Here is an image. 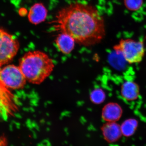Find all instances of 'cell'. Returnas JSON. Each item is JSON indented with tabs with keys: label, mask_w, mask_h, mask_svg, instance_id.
Returning <instances> with one entry per match:
<instances>
[{
	"label": "cell",
	"mask_w": 146,
	"mask_h": 146,
	"mask_svg": "<svg viewBox=\"0 0 146 146\" xmlns=\"http://www.w3.org/2000/svg\"><path fill=\"white\" fill-rule=\"evenodd\" d=\"M56 30L67 33L76 43L94 46L106 35L104 20L96 7L88 4L72 3L58 11L53 22Z\"/></svg>",
	"instance_id": "6da1fadb"
},
{
	"label": "cell",
	"mask_w": 146,
	"mask_h": 146,
	"mask_svg": "<svg viewBox=\"0 0 146 146\" xmlns=\"http://www.w3.org/2000/svg\"><path fill=\"white\" fill-rule=\"evenodd\" d=\"M19 68L27 81L40 84L52 72L54 68L53 60L46 53L40 50L26 53L19 62Z\"/></svg>",
	"instance_id": "7a4b0ae2"
},
{
	"label": "cell",
	"mask_w": 146,
	"mask_h": 146,
	"mask_svg": "<svg viewBox=\"0 0 146 146\" xmlns=\"http://www.w3.org/2000/svg\"><path fill=\"white\" fill-rule=\"evenodd\" d=\"M116 53L121 54L129 64L140 63L143 60L145 52L144 42L131 39H121L114 47Z\"/></svg>",
	"instance_id": "3957f363"
},
{
	"label": "cell",
	"mask_w": 146,
	"mask_h": 146,
	"mask_svg": "<svg viewBox=\"0 0 146 146\" xmlns=\"http://www.w3.org/2000/svg\"><path fill=\"white\" fill-rule=\"evenodd\" d=\"M20 43L17 38L0 28V64L10 62L17 54Z\"/></svg>",
	"instance_id": "277c9868"
},
{
	"label": "cell",
	"mask_w": 146,
	"mask_h": 146,
	"mask_svg": "<svg viewBox=\"0 0 146 146\" xmlns=\"http://www.w3.org/2000/svg\"><path fill=\"white\" fill-rule=\"evenodd\" d=\"M27 81L19 66L7 65L0 72V82L6 88L22 89L25 85Z\"/></svg>",
	"instance_id": "5b68a950"
},
{
	"label": "cell",
	"mask_w": 146,
	"mask_h": 146,
	"mask_svg": "<svg viewBox=\"0 0 146 146\" xmlns=\"http://www.w3.org/2000/svg\"><path fill=\"white\" fill-rule=\"evenodd\" d=\"M76 43L75 40L72 36L64 33L59 32L55 39L56 48L64 54H70L74 49Z\"/></svg>",
	"instance_id": "8992f818"
},
{
	"label": "cell",
	"mask_w": 146,
	"mask_h": 146,
	"mask_svg": "<svg viewBox=\"0 0 146 146\" xmlns=\"http://www.w3.org/2000/svg\"><path fill=\"white\" fill-rule=\"evenodd\" d=\"M48 10L45 5L42 3H35L29 10L28 19L31 23L38 25L46 20Z\"/></svg>",
	"instance_id": "52a82bcc"
},
{
	"label": "cell",
	"mask_w": 146,
	"mask_h": 146,
	"mask_svg": "<svg viewBox=\"0 0 146 146\" xmlns=\"http://www.w3.org/2000/svg\"><path fill=\"white\" fill-rule=\"evenodd\" d=\"M122 114V109L119 105L116 103H109L103 108L102 117L106 122H116Z\"/></svg>",
	"instance_id": "ba28073f"
},
{
	"label": "cell",
	"mask_w": 146,
	"mask_h": 146,
	"mask_svg": "<svg viewBox=\"0 0 146 146\" xmlns=\"http://www.w3.org/2000/svg\"><path fill=\"white\" fill-rule=\"evenodd\" d=\"M101 130L105 140L110 143L117 141L122 135L121 126L116 122H106Z\"/></svg>",
	"instance_id": "9c48e42d"
},
{
	"label": "cell",
	"mask_w": 146,
	"mask_h": 146,
	"mask_svg": "<svg viewBox=\"0 0 146 146\" xmlns=\"http://www.w3.org/2000/svg\"><path fill=\"white\" fill-rule=\"evenodd\" d=\"M121 95L128 101L137 100L140 96V88L134 82L127 81L123 84L121 88Z\"/></svg>",
	"instance_id": "30bf717a"
},
{
	"label": "cell",
	"mask_w": 146,
	"mask_h": 146,
	"mask_svg": "<svg viewBox=\"0 0 146 146\" xmlns=\"http://www.w3.org/2000/svg\"><path fill=\"white\" fill-rule=\"evenodd\" d=\"M138 124L136 120L129 119L125 120L120 126L122 134L125 137L132 136L136 131Z\"/></svg>",
	"instance_id": "8fae6325"
},
{
	"label": "cell",
	"mask_w": 146,
	"mask_h": 146,
	"mask_svg": "<svg viewBox=\"0 0 146 146\" xmlns=\"http://www.w3.org/2000/svg\"><path fill=\"white\" fill-rule=\"evenodd\" d=\"M90 98L91 102L94 104H101L105 100L106 94L102 89L97 88L91 92Z\"/></svg>",
	"instance_id": "7c38bea8"
},
{
	"label": "cell",
	"mask_w": 146,
	"mask_h": 146,
	"mask_svg": "<svg viewBox=\"0 0 146 146\" xmlns=\"http://www.w3.org/2000/svg\"><path fill=\"white\" fill-rule=\"evenodd\" d=\"M143 3V0H124L126 8L133 11L138 10L142 6Z\"/></svg>",
	"instance_id": "4fadbf2b"
},
{
	"label": "cell",
	"mask_w": 146,
	"mask_h": 146,
	"mask_svg": "<svg viewBox=\"0 0 146 146\" xmlns=\"http://www.w3.org/2000/svg\"><path fill=\"white\" fill-rule=\"evenodd\" d=\"M8 141L5 136H0V146H7Z\"/></svg>",
	"instance_id": "5bb4252c"
},
{
	"label": "cell",
	"mask_w": 146,
	"mask_h": 146,
	"mask_svg": "<svg viewBox=\"0 0 146 146\" xmlns=\"http://www.w3.org/2000/svg\"><path fill=\"white\" fill-rule=\"evenodd\" d=\"M2 65L0 64V72H1V66ZM0 83H1V82H0Z\"/></svg>",
	"instance_id": "9a60e30c"
}]
</instances>
